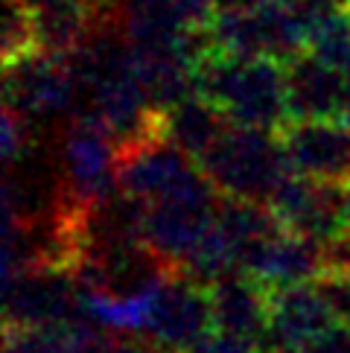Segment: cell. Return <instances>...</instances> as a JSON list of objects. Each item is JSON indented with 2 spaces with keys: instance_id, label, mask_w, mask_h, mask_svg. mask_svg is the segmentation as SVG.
I'll return each mask as SVG.
<instances>
[{
  "instance_id": "cell-13",
  "label": "cell",
  "mask_w": 350,
  "mask_h": 353,
  "mask_svg": "<svg viewBox=\"0 0 350 353\" xmlns=\"http://www.w3.org/2000/svg\"><path fill=\"white\" fill-rule=\"evenodd\" d=\"M214 292V327L266 345L269 336V289L245 272H234L210 283Z\"/></svg>"
},
{
  "instance_id": "cell-25",
  "label": "cell",
  "mask_w": 350,
  "mask_h": 353,
  "mask_svg": "<svg viewBox=\"0 0 350 353\" xmlns=\"http://www.w3.org/2000/svg\"><path fill=\"white\" fill-rule=\"evenodd\" d=\"M260 0H214V6H216V12L219 9H251V6H257Z\"/></svg>"
},
{
  "instance_id": "cell-4",
  "label": "cell",
  "mask_w": 350,
  "mask_h": 353,
  "mask_svg": "<svg viewBox=\"0 0 350 353\" xmlns=\"http://www.w3.org/2000/svg\"><path fill=\"white\" fill-rule=\"evenodd\" d=\"M214 327V292L210 283L193 274L167 269L152 283L149 336L172 353L190 350Z\"/></svg>"
},
{
  "instance_id": "cell-26",
  "label": "cell",
  "mask_w": 350,
  "mask_h": 353,
  "mask_svg": "<svg viewBox=\"0 0 350 353\" xmlns=\"http://www.w3.org/2000/svg\"><path fill=\"white\" fill-rule=\"evenodd\" d=\"M342 123L350 129V73H344V111H342Z\"/></svg>"
},
{
  "instance_id": "cell-8",
  "label": "cell",
  "mask_w": 350,
  "mask_h": 353,
  "mask_svg": "<svg viewBox=\"0 0 350 353\" xmlns=\"http://www.w3.org/2000/svg\"><path fill=\"white\" fill-rule=\"evenodd\" d=\"M274 134L295 172L350 187V129L342 120H286Z\"/></svg>"
},
{
  "instance_id": "cell-24",
  "label": "cell",
  "mask_w": 350,
  "mask_h": 353,
  "mask_svg": "<svg viewBox=\"0 0 350 353\" xmlns=\"http://www.w3.org/2000/svg\"><path fill=\"white\" fill-rule=\"evenodd\" d=\"M27 3H30L32 9H41V6H53V3H88V6L99 9V6L105 3V0H27Z\"/></svg>"
},
{
  "instance_id": "cell-3",
  "label": "cell",
  "mask_w": 350,
  "mask_h": 353,
  "mask_svg": "<svg viewBox=\"0 0 350 353\" xmlns=\"http://www.w3.org/2000/svg\"><path fill=\"white\" fill-rule=\"evenodd\" d=\"M61 155H65L61 199L85 210H96L114 199V193L120 190L117 143L108 125L91 108L70 120Z\"/></svg>"
},
{
  "instance_id": "cell-10",
  "label": "cell",
  "mask_w": 350,
  "mask_h": 353,
  "mask_svg": "<svg viewBox=\"0 0 350 353\" xmlns=\"http://www.w3.org/2000/svg\"><path fill=\"white\" fill-rule=\"evenodd\" d=\"M330 263V245L295 231H278L245 248L240 272L254 277L266 289H280L304 281H316Z\"/></svg>"
},
{
  "instance_id": "cell-5",
  "label": "cell",
  "mask_w": 350,
  "mask_h": 353,
  "mask_svg": "<svg viewBox=\"0 0 350 353\" xmlns=\"http://www.w3.org/2000/svg\"><path fill=\"white\" fill-rule=\"evenodd\" d=\"M82 94L70 56L35 50L3 65V105L23 117H50L68 111Z\"/></svg>"
},
{
  "instance_id": "cell-22",
  "label": "cell",
  "mask_w": 350,
  "mask_h": 353,
  "mask_svg": "<svg viewBox=\"0 0 350 353\" xmlns=\"http://www.w3.org/2000/svg\"><path fill=\"white\" fill-rule=\"evenodd\" d=\"M295 353H350V327L336 324L333 330H327L324 336H318L316 342L304 345Z\"/></svg>"
},
{
  "instance_id": "cell-21",
  "label": "cell",
  "mask_w": 350,
  "mask_h": 353,
  "mask_svg": "<svg viewBox=\"0 0 350 353\" xmlns=\"http://www.w3.org/2000/svg\"><path fill=\"white\" fill-rule=\"evenodd\" d=\"M23 149H27V117L15 108L3 105V158L9 167L18 161Z\"/></svg>"
},
{
  "instance_id": "cell-28",
  "label": "cell",
  "mask_w": 350,
  "mask_h": 353,
  "mask_svg": "<svg viewBox=\"0 0 350 353\" xmlns=\"http://www.w3.org/2000/svg\"><path fill=\"white\" fill-rule=\"evenodd\" d=\"M269 353H271V350H269Z\"/></svg>"
},
{
  "instance_id": "cell-2",
  "label": "cell",
  "mask_w": 350,
  "mask_h": 353,
  "mask_svg": "<svg viewBox=\"0 0 350 353\" xmlns=\"http://www.w3.org/2000/svg\"><path fill=\"white\" fill-rule=\"evenodd\" d=\"M198 167L222 196L254 201H269L274 187L292 172L278 134L243 123L225 125L216 143L198 158Z\"/></svg>"
},
{
  "instance_id": "cell-1",
  "label": "cell",
  "mask_w": 350,
  "mask_h": 353,
  "mask_svg": "<svg viewBox=\"0 0 350 353\" xmlns=\"http://www.w3.org/2000/svg\"><path fill=\"white\" fill-rule=\"evenodd\" d=\"M196 94L214 103L231 123L278 132L289 120L286 65L271 56H231L219 47L196 61Z\"/></svg>"
},
{
  "instance_id": "cell-15",
  "label": "cell",
  "mask_w": 350,
  "mask_h": 353,
  "mask_svg": "<svg viewBox=\"0 0 350 353\" xmlns=\"http://www.w3.org/2000/svg\"><path fill=\"white\" fill-rule=\"evenodd\" d=\"M228 123L231 120L214 103H207L198 94H190L164 111V134L196 161L216 143V137L225 132Z\"/></svg>"
},
{
  "instance_id": "cell-9",
  "label": "cell",
  "mask_w": 350,
  "mask_h": 353,
  "mask_svg": "<svg viewBox=\"0 0 350 353\" xmlns=\"http://www.w3.org/2000/svg\"><path fill=\"white\" fill-rule=\"evenodd\" d=\"M219 201H178L161 199L146 201L141 236L143 245L164 263L167 269H184L187 257L193 254L196 243L216 219Z\"/></svg>"
},
{
  "instance_id": "cell-19",
  "label": "cell",
  "mask_w": 350,
  "mask_h": 353,
  "mask_svg": "<svg viewBox=\"0 0 350 353\" xmlns=\"http://www.w3.org/2000/svg\"><path fill=\"white\" fill-rule=\"evenodd\" d=\"M316 286L321 298L327 301L333 319L342 327H350V266L330 257V263L316 277Z\"/></svg>"
},
{
  "instance_id": "cell-7",
  "label": "cell",
  "mask_w": 350,
  "mask_h": 353,
  "mask_svg": "<svg viewBox=\"0 0 350 353\" xmlns=\"http://www.w3.org/2000/svg\"><path fill=\"white\" fill-rule=\"evenodd\" d=\"M342 201H344L342 187L309 179V175L292 170L274 187V193L269 196V208L274 210V216L280 219L286 231L333 245L336 239L344 236Z\"/></svg>"
},
{
  "instance_id": "cell-16",
  "label": "cell",
  "mask_w": 350,
  "mask_h": 353,
  "mask_svg": "<svg viewBox=\"0 0 350 353\" xmlns=\"http://www.w3.org/2000/svg\"><path fill=\"white\" fill-rule=\"evenodd\" d=\"M35 12V35L39 50L56 56H70L85 44V35L96 18V9L88 3H53L32 9Z\"/></svg>"
},
{
  "instance_id": "cell-11",
  "label": "cell",
  "mask_w": 350,
  "mask_h": 353,
  "mask_svg": "<svg viewBox=\"0 0 350 353\" xmlns=\"http://www.w3.org/2000/svg\"><path fill=\"white\" fill-rule=\"evenodd\" d=\"M339 324L316 281L269 289V336L266 350L295 353Z\"/></svg>"
},
{
  "instance_id": "cell-23",
  "label": "cell",
  "mask_w": 350,
  "mask_h": 353,
  "mask_svg": "<svg viewBox=\"0 0 350 353\" xmlns=\"http://www.w3.org/2000/svg\"><path fill=\"white\" fill-rule=\"evenodd\" d=\"M330 257L344 263V266H350V234H344L342 239H336V243L330 245Z\"/></svg>"
},
{
  "instance_id": "cell-20",
  "label": "cell",
  "mask_w": 350,
  "mask_h": 353,
  "mask_svg": "<svg viewBox=\"0 0 350 353\" xmlns=\"http://www.w3.org/2000/svg\"><path fill=\"white\" fill-rule=\"evenodd\" d=\"M184 353H269V350H266V345L254 342V339L228 333V330H222V327H210V330Z\"/></svg>"
},
{
  "instance_id": "cell-6",
  "label": "cell",
  "mask_w": 350,
  "mask_h": 353,
  "mask_svg": "<svg viewBox=\"0 0 350 353\" xmlns=\"http://www.w3.org/2000/svg\"><path fill=\"white\" fill-rule=\"evenodd\" d=\"M3 324L76 321L82 312V289L76 274L53 266H32L3 277Z\"/></svg>"
},
{
  "instance_id": "cell-17",
  "label": "cell",
  "mask_w": 350,
  "mask_h": 353,
  "mask_svg": "<svg viewBox=\"0 0 350 353\" xmlns=\"http://www.w3.org/2000/svg\"><path fill=\"white\" fill-rule=\"evenodd\" d=\"M307 50L330 68L350 73V6L327 12L316 27L309 30Z\"/></svg>"
},
{
  "instance_id": "cell-12",
  "label": "cell",
  "mask_w": 350,
  "mask_h": 353,
  "mask_svg": "<svg viewBox=\"0 0 350 353\" xmlns=\"http://www.w3.org/2000/svg\"><path fill=\"white\" fill-rule=\"evenodd\" d=\"M286 99L289 120H342L344 73L304 50L286 61Z\"/></svg>"
},
{
  "instance_id": "cell-27",
  "label": "cell",
  "mask_w": 350,
  "mask_h": 353,
  "mask_svg": "<svg viewBox=\"0 0 350 353\" xmlns=\"http://www.w3.org/2000/svg\"><path fill=\"white\" fill-rule=\"evenodd\" d=\"M164 353H172V350H164Z\"/></svg>"
},
{
  "instance_id": "cell-14",
  "label": "cell",
  "mask_w": 350,
  "mask_h": 353,
  "mask_svg": "<svg viewBox=\"0 0 350 353\" xmlns=\"http://www.w3.org/2000/svg\"><path fill=\"white\" fill-rule=\"evenodd\" d=\"M111 339L94 330V321L3 324V353H108Z\"/></svg>"
},
{
  "instance_id": "cell-18",
  "label": "cell",
  "mask_w": 350,
  "mask_h": 353,
  "mask_svg": "<svg viewBox=\"0 0 350 353\" xmlns=\"http://www.w3.org/2000/svg\"><path fill=\"white\" fill-rule=\"evenodd\" d=\"M39 50L35 35V12L27 0H3V27H0V56L3 65L18 61Z\"/></svg>"
}]
</instances>
